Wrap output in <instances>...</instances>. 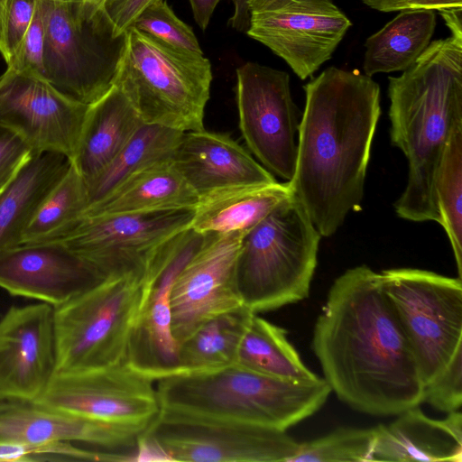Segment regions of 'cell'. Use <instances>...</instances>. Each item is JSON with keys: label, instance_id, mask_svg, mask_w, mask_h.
I'll return each mask as SVG.
<instances>
[{"label": "cell", "instance_id": "20", "mask_svg": "<svg viewBox=\"0 0 462 462\" xmlns=\"http://www.w3.org/2000/svg\"><path fill=\"white\" fill-rule=\"evenodd\" d=\"M171 161L199 198L236 186L277 182L229 135L205 128L184 132Z\"/></svg>", "mask_w": 462, "mask_h": 462}, {"label": "cell", "instance_id": "32", "mask_svg": "<svg viewBox=\"0 0 462 462\" xmlns=\"http://www.w3.org/2000/svg\"><path fill=\"white\" fill-rule=\"evenodd\" d=\"M439 225L449 239L462 276V121L457 122L445 145L435 177Z\"/></svg>", "mask_w": 462, "mask_h": 462}, {"label": "cell", "instance_id": "11", "mask_svg": "<svg viewBox=\"0 0 462 462\" xmlns=\"http://www.w3.org/2000/svg\"><path fill=\"white\" fill-rule=\"evenodd\" d=\"M193 214L194 208H186L81 217L51 241L63 243L106 276L137 273L143 278L155 249L189 227Z\"/></svg>", "mask_w": 462, "mask_h": 462}, {"label": "cell", "instance_id": "24", "mask_svg": "<svg viewBox=\"0 0 462 462\" xmlns=\"http://www.w3.org/2000/svg\"><path fill=\"white\" fill-rule=\"evenodd\" d=\"M144 123L123 91L113 85L89 105L71 163L88 184Z\"/></svg>", "mask_w": 462, "mask_h": 462}, {"label": "cell", "instance_id": "36", "mask_svg": "<svg viewBox=\"0 0 462 462\" xmlns=\"http://www.w3.org/2000/svg\"><path fill=\"white\" fill-rule=\"evenodd\" d=\"M38 0H7L1 22L0 52L8 63L18 50L37 7Z\"/></svg>", "mask_w": 462, "mask_h": 462}, {"label": "cell", "instance_id": "45", "mask_svg": "<svg viewBox=\"0 0 462 462\" xmlns=\"http://www.w3.org/2000/svg\"><path fill=\"white\" fill-rule=\"evenodd\" d=\"M107 0H83V11L89 17H95L104 12Z\"/></svg>", "mask_w": 462, "mask_h": 462}, {"label": "cell", "instance_id": "5", "mask_svg": "<svg viewBox=\"0 0 462 462\" xmlns=\"http://www.w3.org/2000/svg\"><path fill=\"white\" fill-rule=\"evenodd\" d=\"M320 236L291 192L242 239L236 283L244 305L257 314L308 298Z\"/></svg>", "mask_w": 462, "mask_h": 462}, {"label": "cell", "instance_id": "22", "mask_svg": "<svg viewBox=\"0 0 462 462\" xmlns=\"http://www.w3.org/2000/svg\"><path fill=\"white\" fill-rule=\"evenodd\" d=\"M388 424L374 427L371 461H462V414L431 419L418 406L405 410Z\"/></svg>", "mask_w": 462, "mask_h": 462}, {"label": "cell", "instance_id": "30", "mask_svg": "<svg viewBox=\"0 0 462 462\" xmlns=\"http://www.w3.org/2000/svg\"><path fill=\"white\" fill-rule=\"evenodd\" d=\"M251 370L286 380L319 379L300 359L287 331L255 313L238 346L236 363Z\"/></svg>", "mask_w": 462, "mask_h": 462}, {"label": "cell", "instance_id": "41", "mask_svg": "<svg viewBox=\"0 0 462 462\" xmlns=\"http://www.w3.org/2000/svg\"><path fill=\"white\" fill-rule=\"evenodd\" d=\"M407 9L437 10L439 12L457 10L462 9V0H400L394 6V11Z\"/></svg>", "mask_w": 462, "mask_h": 462}, {"label": "cell", "instance_id": "19", "mask_svg": "<svg viewBox=\"0 0 462 462\" xmlns=\"http://www.w3.org/2000/svg\"><path fill=\"white\" fill-rule=\"evenodd\" d=\"M209 236L189 226L173 236L168 261L131 332L125 364L153 381L178 373L179 344L171 328V289Z\"/></svg>", "mask_w": 462, "mask_h": 462}, {"label": "cell", "instance_id": "35", "mask_svg": "<svg viewBox=\"0 0 462 462\" xmlns=\"http://www.w3.org/2000/svg\"><path fill=\"white\" fill-rule=\"evenodd\" d=\"M423 402L443 412L458 411L462 404V350L424 385Z\"/></svg>", "mask_w": 462, "mask_h": 462}, {"label": "cell", "instance_id": "13", "mask_svg": "<svg viewBox=\"0 0 462 462\" xmlns=\"http://www.w3.org/2000/svg\"><path fill=\"white\" fill-rule=\"evenodd\" d=\"M152 382L126 364L54 373L44 392L32 403L146 430L160 413Z\"/></svg>", "mask_w": 462, "mask_h": 462}, {"label": "cell", "instance_id": "34", "mask_svg": "<svg viewBox=\"0 0 462 462\" xmlns=\"http://www.w3.org/2000/svg\"><path fill=\"white\" fill-rule=\"evenodd\" d=\"M132 26L177 50L203 54L192 28L176 16L166 1L147 7Z\"/></svg>", "mask_w": 462, "mask_h": 462}, {"label": "cell", "instance_id": "16", "mask_svg": "<svg viewBox=\"0 0 462 462\" xmlns=\"http://www.w3.org/2000/svg\"><path fill=\"white\" fill-rule=\"evenodd\" d=\"M172 461L290 462L300 443L260 426L157 420L146 430Z\"/></svg>", "mask_w": 462, "mask_h": 462}, {"label": "cell", "instance_id": "10", "mask_svg": "<svg viewBox=\"0 0 462 462\" xmlns=\"http://www.w3.org/2000/svg\"><path fill=\"white\" fill-rule=\"evenodd\" d=\"M246 34L302 80L330 60L352 25L332 0H251Z\"/></svg>", "mask_w": 462, "mask_h": 462}, {"label": "cell", "instance_id": "48", "mask_svg": "<svg viewBox=\"0 0 462 462\" xmlns=\"http://www.w3.org/2000/svg\"><path fill=\"white\" fill-rule=\"evenodd\" d=\"M4 402H5V401H3V400H1V399H0V406H1V404H2Z\"/></svg>", "mask_w": 462, "mask_h": 462}, {"label": "cell", "instance_id": "33", "mask_svg": "<svg viewBox=\"0 0 462 462\" xmlns=\"http://www.w3.org/2000/svg\"><path fill=\"white\" fill-rule=\"evenodd\" d=\"M374 429L341 427L318 439L300 443L290 462H368Z\"/></svg>", "mask_w": 462, "mask_h": 462}, {"label": "cell", "instance_id": "26", "mask_svg": "<svg viewBox=\"0 0 462 462\" xmlns=\"http://www.w3.org/2000/svg\"><path fill=\"white\" fill-rule=\"evenodd\" d=\"M69 165L60 153L34 155L0 193V252L20 244L39 206Z\"/></svg>", "mask_w": 462, "mask_h": 462}, {"label": "cell", "instance_id": "37", "mask_svg": "<svg viewBox=\"0 0 462 462\" xmlns=\"http://www.w3.org/2000/svg\"><path fill=\"white\" fill-rule=\"evenodd\" d=\"M44 23L40 0L32 21L7 68L43 77ZM44 78V77H43Z\"/></svg>", "mask_w": 462, "mask_h": 462}, {"label": "cell", "instance_id": "47", "mask_svg": "<svg viewBox=\"0 0 462 462\" xmlns=\"http://www.w3.org/2000/svg\"><path fill=\"white\" fill-rule=\"evenodd\" d=\"M7 0H0V32H1V22L3 17L4 9Z\"/></svg>", "mask_w": 462, "mask_h": 462}, {"label": "cell", "instance_id": "12", "mask_svg": "<svg viewBox=\"0 0 462 462\" xmlns=\"http://www.w3.org/2000/svg\"><path fill=\"white\" fill-rule=\"evenodd\" d=\"M236 104L248 149L267 171L290 181L297 160L300 110L291 97L289 74L245 63L236 69Z\"/></svg>", "mask_w": 462, "mask_h": 462}, {"label": "cell", "instance_id": "6", "mask_svg": "<svg viewBox=\"0 0 462 462\" xmlns=\"http://www.w3.org/2000/svg\"><path fill=\"white\" fill-rule=\"evenodd\" d=\"M212 79L203 54L177 50L131 26L114 85L144 124L189 132L204 129Z\"/></svg>", "mask_w": 462, "mask_h": 462}, {"label": "cell", "instance_id": "18", "mask_svg": "<svg viewBox=\"0 0 462 462\" xmlns=\"http://www.w3.org/2000/svg\"><path fill=\"white\" fill-rule=\"evenodd\" d=\"M106 277L60 241L22 243L0 252V288L53 308Z\"/></svg>", "mask_w": 462, "mask_h": 462}, {"label": "cell", "instance_id": "9", "mask_svg": "<svg viewBox=\"0 0 462 462\" xmlns=\"http://www.w3.org/2000/svg\"><path fill=\"white\" fill-rule=\"evenodd\" d=\"M424 383L462 350V282L430 271L381 273Z\"/></svg>", "mask_w": 462, "mask_h": 462}, {"label": "cell", "instance_id": "21", "mask_svg": "<svg viewBox=\"0 0 462 462\" xmlns=\"http://www.w3.org/2000/svg\"><path fill=\"white\" fill-rule=\"evenodd\" d=\"M146 430L32 402L5 401L0 406V437L25 444L79 441L111 449L134 448Z\"/></svg>", "mask_w": 462, "mask_h": 462}, {"label": "cell", "instance_id": "25", "mask_svg": "<svg viewBox=\"0 0 462 462\" xmlns=\"http://www.w3.org/2000/svg\"><path fill=\"white\" fill-rule=\"evenodd\" d=\"M288 182L223 189L199 198L190 227L202 234L245 235L289 195Z\"/></svg>", "mask_w": 462, "mask_h": 462}, {"label": "cell", "instance_id": "8", "mask_svg": "<svg viewBox=\"0 0 462 462\" xmlns=\"http://www.w3.org/2000/svg\"><path fill=\"white\" fill-rule=\"evenodd\" d=\"M44 23L43 77L67 97L84 105L114 85L125 35L116 37L104 12L83 11V0H40Z\"/></svg>", "mask_w": 462, "mask_h": 462}, {"label": "cell", "instance_id": "14", "mask_svg": "<svg viewBox=\"0 0 462 462\" xmlns=\"http://www.w3.org/2000/svg\"><path fill=\"white\" fill-rule=\"evenodd\" d=\"M88 106L38 74L7 68L0 76V127L19 135L34 155L56 152L71 162Z\"/></svg>", "mask_w": 462, "mask_h": 462}, {"label": "cell", "instance_id": "1", "mask_svg": "<svg viewBox=\"0 0 462 462\" xmlns=\"http://www.w3.org/2000/svg\"><path fill=\"white\" fill-rule=\"evenodd\" d=\"M311 347L331 391L360 412L398 415L423 402L424 383L382 275L366 265L334 281Z\"/></svg>", "mask_w": 462, "mask_h": 462}, {"label": "cell", "instance_id": "15", "mask_svg": "<svg viewBox=\"0 0 462 462\" xmlns=\"http://www.w3.org/2000/svg\"><path fill=\"white\" fill-rule=\"evenodd\" d=\"M244 236L210 234L176 276L170 306L172 333L179 346L207 321L245 306L236 283Z\"/></svg>", "mask_w": 462, "mask_h": 462}, {"label": "cell", "instance_id": "44", "mask_svg": "<svg viewBox=\"0 0 462 462\" xmlns=\"http://www.w3.org/2000/svg\"><path fill=\"white\" fill-rule=\"evenodd\" d=\"M451 31V34L462 36V9L439 12Z\"/></svg>", "mask_w": 462, "mask_h": 462}, {"label": "cell", "instance_id": "39", "mask_svg": "<svg viewBox=\"0 0 462 462\" xmlns=\"http://www.w3.org/2000/svg\"><path fill=\"white\" fill-rule=\"evenodd\" d=\"M32 156V149L19 135L0 127V193Z\"/></svg>", "mask_w": 462, "mask_h": 462}, {"label": "cell", "instance_id": "7", "mask_svg": "<svg viewBox=\"0 0 462 462\" xmlns=\"http://www.w3.org/2000/svg\"><path fill=\"white\" fill-rule=\"evenodd\" d=\"M152 291L140 274L110 275L54 307L55 373L125 364L131 332Z\"/></svg>", "mask_w": 462, "mask_h": 462}, {"label": "cell", "instance_id": "29", "mask_svg": "<svg viewBox=\"0 0 462 462\" xmlns=\"http://www.w3.org/2000/svg\"><path fill=\"white\" fill-rule=\"evenodd\" d=\"M183 133L158 125H141L116 157L87 184L88 207L104 199L134 172L170 159Z\"/></svg>", "mask_w": 462, "mask_h": 462}, {"label": "cell", "instance_id": "28", "mask_svg": "<svg viewBox=\"0 0 462 462\" xmlns=\"http://www.w3.org/2000/svg\"><path fill=\"white\" fill-rule=\"evenodd\" d=\"M254 314L243 306L200 326L180 344L176 374L208 373L236 364L239 344Z\"/></svg>", "mask_w": 462, "mask_h": 462}, {"label": "cell", "instance_id": "38", "mask_svg": "<svg viewBox=\"0 0 462 462\" xmlns=\"http://www.w3.org/2000/svg\"><path fill=\"white\" fill-rule=\"evenodd\" d=\"M69 451V442L32 445L0 437V462L66 460Z\"/></svg>", "mask_w": 462, "mask_h": 462}, {"label": "cell", "instance_id": "4", "mask_svg": "<svg viewBox=\"0 0 462 462\" xmlns=\"http://www.w3.org/2000/svg\"><path fill=\"white\" fill-rule=\"evenodd\" d=\"M159 418L287 430L318 411L332 392L324 378L298 382L238 364L157 380Z\"/></svg>", "mask_w": 462, "mask_h": 462}, {"label": "cell", "instance_id": "31", "mask_svg": "<svg viewBox=\"0 0 462 462\" xmlns=\"http://www.w3.org/2000/svg\"><path fill=\"white\" fill-rule=\"evenodd\" d=\"M88 204L86 181L70 162L25 227L20 244L55 239L80 218Z\"/></svg>", "mask_w": 462, "mask_h": 462}, {"label": "cell", "instance_id": "27", "mask_svg": "<svg viewBox=\"0 0 462 462\" xmlns=\"http://www.w3.org/2000/svg\"><path fill=\"white\" fill-rule=\"evenodd\" d=\"M436 27L432 10H401L365 42L363 69L366 76L403 71L430 43Z\"/></svg>", "mask_w": 462, "mask_h": 462}, {"label": "cell", "instance_id": "42", "mask_svg": "<svg viewBox=\"0 0 462 462\" xmlns=\"http://www.w3.org/2000/svg\"><path fill=\"white\" fill-rule=\"evenodd\" d=\"M234 5V14L228 21L233 29L245 32L250 27L251 0H231Z\"/></svg>", "mask_w": 462, "mask_h": 462}, {"label": "cell", "instance_id": "23", "mask_svg": "<svg viewBox=\"0 0 462 462\" xmlns=\"http://www.w3.org/2000/svg\"><path fill=\"white\" fill-rule=\"evenodd\" d=\"M199 200L170 158L134 172L81 217L195 208Z\"/></svg>", "mask_w": 462, "mask_h": 462}, {"label": "cell", "instance_id": "40", "mask_svg": "<svg viewBox=\"0 0 462 462\" xmlns=\"http://www.w3.org/2000/svg\"><path fill=\"white\" fill-rule=\"evenodd\" d=\"M158 1L161 0H107L103 11L115 36L121 37L147 7Z\"/></svg>", "mask_w": 462, "mask_h": 462}, {"label": "cell", "instance_id": "43", "mask_svg": "<svg viewBox=\"0 0 462 462\" xmlns=\"http://www.w3.org/2000/svg\"><path fill=\"white\" fill-rule=\"evenodd\" d=\"M194 19L201 30L205 31L208 25L214 10L220 0H189Z\"/></svg>", "mask_w": 462, "mask_h": 462}, {"label": "cell", "instance_id": "46", "mask_svg": "<svg viewBox=\"0 0 462 462\" xmlns=\"http://www.w3.org/2000/svg\"><path fill=\"white\" fill-rule=\"evenodd\" d=\"M368 7L381 12H393L400 0H361Z\"/></svg>", "mask_w": 462, "mask_h": 462}, {"label": "cell", "instance_id": "2", "mask_svg": "<svg viewBox=\"0 0 462 462\" xmlns=\"http://www.w3.org/2000/svg\"><path fill=\"white\" fill-rule=\"evenodd\" d=\"M291 194L317 230L330 236L361 209L380 116V88L358 70L328 67L304 86Z\"/></svg>", "mask_w": 462, "mask_h": 462}, {"label": "cell", "instance_id": "17", "mask_svg": "<svg viewBox=\"0 0 462 462\" xmlns=\"http://www.w3.org/2000/svg\"><path fill=\"white\" fill-rule=\"evenodd\" d=\"M53 307H12L0 319V399L32 402L55 373Z\"/></svg>", "mask_w": 462, "mask_h": 462}, {"label": "cell", "instance_id": "3", "mask_svg": "<svg viewBox=\"0 0 462 462\" xmlns=\"http://www.w3.org/2000/svg\"><path fill=\"white\" fill-rule=\"evenodd\" d=\"M391 142L409 162L394 204L404 219L439 224L435 177L450 133L462 121V36L436 40L398 77H389Z\"/></svg>", "mask_w": 462, "mask_h": 462}]
</instances>
